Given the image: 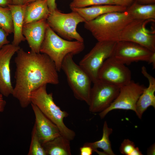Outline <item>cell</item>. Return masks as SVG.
<instances>
[{
  "label": "cell",
  "instance_id": "obj_25",
  "mask_svg": "<svg viewBox=\"0 0 155 155\" xmlns=\"http://www.w3.org/2000/svg\"><path fill=\"white\" fill-rule=\"evenodd\" d=\"M114 5V0H74L70 4L71 9L98 5Z\"/></svg>",
  "mask_w": 155,
  "mask_h": 155
},
{
  "label": "cell",
  "instance_id": "obj_21",
  "mask_svg": "<svg viewBox=\"0 0 155 155\" xmlns=\"http://www.w3.org/2000/svg\"><path fill=\"white\" fill-rule=\"evenodd\" d=\"M133 20H155V4H143L135 2L125 10Z\"/></svg>",
  "mask_w": 155,
  "mask_h": 155
},
{
  "label": "cell",
  "instance_id": "obj_1",
  "mask_svg": "<svg viewBox=\"0 0 155 155\" xmlns=\"http://www.w3.org/2000/svg\"><path fill=\"white\" fill-rule=\"evenodd\" d=\"M16 53L15 84L12 95L25 108L31 104L33 91L44 85L59 83L58 71L53 61L45 54L26 52L21 48Z\"/></svg>",
  "mask_w": 155,
  "mask_h": 155
},
{
  "label": "cell",
  "instance_id": "obj_32",
  "mask_svg": "<svg viewBox=\"0 0 155 155\" xmlns=\"http://www.w3.org/2000/svg\"><path fill=\"white\" fill-rule=\"evenodd\" d=\"M138 3L143 4H154L155 0H134Z\"/></svg>",
  "mask_w": 155,
  "mask_h": 155
},
{
  "label": "cell",
  "instance_id": "obj_19",
  "mask_svg": "<svg viewBox=\"0 0 155 155\" xmlns=\"http://www.w3.org/2000/svg\"><path fill=\"white\" fill-rule=\"evenodd\" d=\"M50 11L47 0H41L26 5L24 15V24L46 19Z\"/></svg>",
  "mask_w": 155,
  "mask_h": 155
},
{
  "label": "cell",
  "instance_id": "obj_29",
  "mask_svg": "<svg viewBox=\"0 0 155 155\" xmlns=\"http://www.w3.org/2000/svg\"><path fill=\"white\" fill-rule=\"evenodd\" d=\"M80 149L81 155H91L93 152L92 148L87 146L83 145Z\"/></svg>",
  "mask_w": 155,
  "mask_h": 155
},
{
  "label": "cell",
  "instance_id": "obj_14",
  "mask_svg": "<svg viewBox=\"0 0 155 155\" xmlns=\"http://www.w3.org/2000/svg\"><path fill=\"white\" fill-rule=\"evenodd\" d=\"M35 116L34 125L42 144L61 135L57 126L46 117L35 105L30 104Z\"/></svg>",
  "mask_w": 155,
  "mask_h": 155
},
{
  "label": "cell",
  "instance_id": "obj_16",
  "mask_svg": "<svg viewBox=\"0 0 155 155\" xmlns=\"http://www.w3.org/2000/svg\"><path fill=\"white\" fill-rule=\"evenodd\" d=\"M141 72L148 79L149 85L145 88L136 103L135 113L140 119L142 118L143 113L149 107L152 106L155 108V79L148 72L144 66L142 67Z\"/></svg>",
  "mask_w": 155,
  "mask_h": 155
},
{
  "label": "cell",
  "instance_id": "obj_37",
  "mask_svg": "<svg viewBox=\"0 0 155 155\" xmlns=\"http://www.w3.org/2000/svg\"><path fill=\"white\" fill-rule=\"evenodd\" d=\"M41 0H23L24 4L27 5L31 2Z\"/></svg>",
  "mask_w": 155,
  "mask_h": 155
},
{
  "label": "cell",
  "instance_id": "obj_9",
  "mask_svg": "<svg viewBox=\"0 0 155 155\" xmlns=\"http://www.w3.org/2000/svg\"><path fill=\"white\" fill-rule=\"evenodd\" d=\"M93 83L88 105L89 111L100 113L108 108L116 99L120 87L98 79Z\"/></svg>",
  "mask_w": 155,
  "mask_h": 155
},
{
  "label": "cell",
  "instance_id": "obj_13",
  "mask_svg": "<svg viewBox=\"0 0 155 155\" xmlns=\"http://www.w3.org/2000/svg\"><path fill=\"white\" fill-rule=\"evenodd\" d=\"M20 48L19 46L9 44L0 49V92L5 97L12 95L13 93L10 61L12 57Z\"/></svg>",
  "mask_w": 155,
  "mask_h": 155
},
{
  "label": "cell",
  "instance_id": "obj_22",
  "mask_svg": "<svg viewBox=\"0 0 155 155\" xmlns=\"http://www.w3.org/2000/svg\"><path fill=\"white\" fill-rule=\"evenodd\" d=\"M113 129L108 127L106 121H105L103 126L102 135L99 140L93 142H86L84 145L91 147L93 152H96L100 154V152L97 150L100 148L103 150L104 155H114L111 148V144L109 139V135L112 133Z\"/></svg>",
  "mask_w": 155,
  "mask_h": 155
},
{
  "label": "cell",
  "instance_id": "obj_27",
  "mask_svg": "<svg viewBox=\"0 0 155 155\" xmlns=\"http://www.w3.org/2000/svg\"><path fill=\"white\" fill-rule=\"evenodd\" d=\"M9 34L0 26V49L4 45L9 44V41L7 36Z\"/></svg>",
  "mask_w": 155,
  "mask_h": 155
},
{
  "label": "cell",
  "instance_id": "obj_3",
  "mask_svg": "<svg viewBox=\"0 0 155 155\" xmlns=\"http://www.w3.org/2000/svg\"><path fill=\"white\" fill-rule=\"evenodd\" d=\"M47 85H43L33 91L31 93V103L36 105L42 113L58 127L61 135L70 141L75 138V133L65 124L64 119L69 115L62 110L54 102L53 93H48Z\"/></svg>",
  "mask_w": 155,
  "mask_h": 155
},
{
  "label": "cell",
  "instance_id": "obj_28",
  "mask_svg": "<svg viewBox=\"0 0 155 155\" xmlns=\"http://www.w3.org/2000/svg\"><path fill=\"white\" fill-rule=\"evenodd\" d=\"M133 0H114V5L127 7L133 2Z\"/></svg>",
  "mask_w": 155,
  "mask_h": 155
},
{
  "label": "cell",
  "instance_id": "obj_11",
  "mask_svg": "<svg viewBox=\"0 0 155 155\" xmlns=\"http://www.w3.org/2000/svg\"><path fill=\"white\" fill-rule=\"evenodd\" d=\"M154 52L135 42L120 41L116 42L111 57L125 65L139 61L148 63Z\"/></svg>",
  "mask_w": 155,
  "mask_h": 155
},
{
  "label": "cell",
  "instance_id": "obj_24",
  "mask_svg": "<svg viewBox=\"0 0 155 155\" xmlns=\"http://www.w3.org/2000/svg\"><path fill=\"white\" fill-rule=\"evenodd\" d=\"M28 155H46L39 139L34 124L31 133V141Z\"/></svg>",
  "mask_w": 155,
  "mask_h": 155
},
{
  "label": "cell",
  "instance_id": "obj_17",
  "mask_svg": "<svg viewBox=\"0 0 155 155\" xmlns=\"http://www.w3.org/2000/svg\"><path fill=\"white\" fill-rule=\"evenodd\" d=\"M127 7L110 5H98L89 7L75 8L72 11L78 13L85 20V22L92 21L99 16L107 13L113 12H123Z\"/></svg>",
  "mask_w": 155,
  "mask_h": 155
},
{
  "label": "cell",
  "instance_id": "obj_6",
  "mask_svg": "<svg viewBox=\"0 0 155 155\" xmlns=\"http://www.w3.org/2000/svg\"><path fill=\"white\" fill-rule=\"evenodd\" d=\"M46 20L49 26L62 37L69 40L74 39L84 42L76 28L79 24L85 21L77 12L63 13L57 9L50 12Z\"/></svg>",
  "mask_w": 155,
  "mask_h": 155
},
{
  "label": "cell",
  "instance_id": "obj_5",
  "mask_svg": "<svg viewBox=\"0 0 155 155\" xmlns=\"http://www.w3.org/2000/svg\"><path fill=\"white\" fill-rule=\"evenodd\" d=\"M73 56L71 54L66 55L63 61L61 70L65 73L75 97L88 105L92 82L87 73L74 62Z\"/></svg>",
  "mask_w": 155,
  "mask_h": 155
},
{
  "label": "cell",
  "instance_id": "obj_35",
  "mask_svg": "<svg viewBox=\"0 0 155 155\" xmlns=\"http://www.w3.org/2000/svg\"><path fill=\"white\" fill-rule=\"evenodd\" d=\"M155 144L152 145L148 149L147 154L148 155H155Z\"/></svg>",
  "mask_w": 155,
  "mask_h": 155
},
{
  "label": "cell",
  "instance_id": "obj_10",
  "mask_svg": "<svg viewBox=\"0 0 155 155\" xmlns=\"http://www.w3.org/2000/svg\"><path fill=\"white\" fill-rule=\"evenodd\" d=\"M146 87L131 80L120 87L119 93L111 105L99 113L101 119H103L110 111L115 109L131 110L136 112L137 101Z\"/></svg>",
  "mask_w": 155,
  "mask_h": 155
},
{
  "label": "cell",
  "instance_id": "obj_12",
  "mask_svg": "<svg viewBox=\"0 0 155 155\" xmlns=\"http://www.w3.org/2000/svg\"><path fill=\"white\" fill-rule=\"evenodd\" d=\"M98 79L119 87L131 80L130 70L125 65L111 57L107 59L100 68Z\"/></svg>",
  "mask_w": 155,
  "mask_h": 155
},
{
  "label": "cell",
  "instance_id": "obj_26",
  "mask_svg": "<svg viewBox=\"0 0 155 155\" xmlns=\"http://www.w3.org/2000/svg\"><path fill=\"white\" fill-rule=\"evenodd\" d=\"M120 152L125 155H142L139 148L136 147L134 142L129 139H125L119 148Z\"/></svg>",
  "mask_w": 155,
  "mask_h": 155
},
{
  "label": "cell",
  "instance_id": "obj_7",
  "mask_svg": "<svg viewBox=\"0 0 155 155\" xmlns=\"http://www.w3.org/2000/svg\"><path fill=\"white\" fill-rule=\"evenodd\" d=\"M116 42L98 41L90 51L81 60L79 65L94 83L98 80L99 71L104 61L111 57Z\"/></svg>",
  "mask_w": 155,
  "mask_h": 155
},
{
  "label": "cell",
  "instance_id": "obj_18",
  "mask_svg": "<svg viewBox=\"0 0 155 155\" xmlns=\"http://www.w3.org/2000/svg\"><path fill=\"white\" fill-rule=\"evenodd\" d=\"M26 5L25 4L8 5L11 12L13 27V38L11 44L16 46H19L22 42L26 40L22 34V28Z\"/></svg>",
  "mask_w": 155,
  "mask_h": 155
},
{
  "label": "cell",
  "instance_id": "obj_31",
  "mask_svg": "<svg viewBox=\"0 0 155 155\" xmlns=\"http://www.w3.org/2000/svg\"><path fill=\"white\" fill-rule=\"evenodd\" d=\"M3 96V95L0 92V114L4 111L6 104Z\"/></svg>",
  "mask_w": 155,
  "mask_h": 155
},
{
  "label": "cell",
  "instance_id": "obj_30",
  "mask_svg": "<svg viewBox=\"0 0 155 155\" xmlns=\"http://www.w3.org/2000/svg\"><path fill=\"white\" fill-rule=\"evenodd\" d=\"M47 1L50 12L57 9L55 0H47Z\"/></svg>",
  "mask_w": 155,
  "mask_h": 155
},
{
  "label": "cell",
  "instance_id": "obj_4",
  "mask_svg": "<svg viewBox=\"0 0 155 155\" xmlns=\"http://www.w3.org/2000/svg\"><path fill=\"white\" fill-rule=\"evenodd\" d=\"M84 48L83 42L64 39L57 35L48 25L40 53L45 54L50 58L59 72L61 70L63 61L66 55L78 54Z\"/></svg>",
  "mask_w": 155,
  "mask_h": 155
},
{
  "label": "cell",
  "instance_id": "obj_15",
  "mask_svg": "<svg viewBox=\"0 0 155 155\" xmlns=\"http://www.w3.org/2000/svg\"><path fill=\"white\" fill-rule=\"evenodd\" d=\"M47 26L46 19L24 24L22 34L31 51L40 53V48L44 39Z\"/></svg>",
  "mask_w": 155,
  "mask_h": 155
},
{
  "label": "cell",
  "instance_id": "obj_34",
  "mask_svg": "<svg viewBox=\"0 0 155 155\" xmlns=\"http://www.w3.org/2000/svg\"><path fill=\"white\" fill-rule=\"evenodd\" d=\"M148 63L152 64L153 69H154L155 68V52H154L152 54Z\"/></svg>",
  "mask_w": 155,
  "mask_h": 155
},
{
  "label": "cell",
  "instance_id": "obj_8",
  "mask_svg": "<svg viewBox=\"0 0 155 155\" xmlns=\"http://www.w3.org/2000/svg\"><path fill=\"white\" fill-rule=\"evenodd\" d=\"M151 20H132L122 31L118 41L135 42L155 52V31H150L146 27V24Z\"/></svg>",
  "mask_w": 155,
  "mask_h": 155
},
{
  "label": "cell",
  "instance_id": "obj_23",
  "mask_svg": "<svg viewBox=\"0 0 155 155\" xmlns=\"http://www.w3.org/2000/svg\"><path fill=\"white\" fill-rule=\"evenodd\" d=\"M0 26L9 34L13 32L11 12L8 7L0 6Z\"/></svg>",
  "mask_w": 155,
  "mask_h": 155
},
{
  "label": "cell",
  "instance_id": "obj_20",
  "mask_svg": "<svg viewBox=\"0 0 155 155\" xmlns=\"http://www.w3.org/2000/svg\"><path fill=\"white\" fill-rule=\"evenodd\" d=\"M70 141L61 135L42 145L46 155H71Z\"/></svg>",
  "mask_w": 155,
  "mask_h": 155
},
{
  "label": "cell",
  "instance_id": "obj_2",
  "mask_svg": "<svg viewBox=\"0 0 155 155\" xmlns=\"http://www.w3.org/2000/svg\"><path fill=\"white\" fill-rule=\"evenodd\" d=\"M133 20L126 11L111 12L85 22L84 27L98 41L117 42L123 29Z\"/></svg>",
  "mask_w": 155,
  "mask_h": 155
},
{
  "label": "cell",
  "instance_id": "obj_36",
  "mask_svg": "<svg viewBox=\"0 0 155 155\" xmlns=\"http://www.w3.org/2000/svg\"><path fill=\"white\" fill-rule=\"evenodd\" d=\"M12 4L15 5H22L24 4L23 0H11Z\"/></svg>",
  "mask_w": 155,
  "mask_h": 155
},
{
  "label": "cell",
  "instance_id": "obj_33",
  "mask_svg": "<svg viewBox=\"0 0 155 155\" xmlns=\"http://www.w3.org/2000/svg\"><path fill=\"white\" fill-rule=\"evenodd\" d=\"M9 4H13L11 0H0V6L5 7H8Z\"/></svg>",
  "mask_w": 155,
  "mask_h": 155
}]
</instances>
